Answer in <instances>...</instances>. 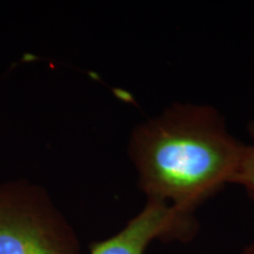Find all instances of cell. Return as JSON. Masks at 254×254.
<instances>
[{
  "instance_id": "1",
  "label": "cell",
  "mask_w": 254,
  "mask_h": 254,
  "mask_svg": "<svg viewBox=\"0 0 254 254\" xmlns=\"http://www.w3.org/2000/svg\"><path fill=\"white\" fill-rule=\"evenodd\" d=\"M245 144L211 105L174 103L132 131L128 155L147 200L192 217L206 200L234 184Z\"/></svg>"
},
{
  "instance_id": "2",
  "label": "cell",
  "mask_w": 254,
  "mask_h": 254,
  "mask_svg": "<svg viewBox=\"0 0 254 254\" xmlns=\"http://www.w3.org/2000/svg\"><path fill=\"white\" fill-rule=\"evenodd\" d=\"M0 254H81L77 233L46 190L0 183Z\"/></svg>"
},
{
  "instance_id": "3",
  "label": "cell",
  "mask_w": 254,
  "mask_h": 254,
  "mask_svg": "<svg viewBox=\"0 0 254 254\" xmlns=\"http://www.w3.org/2000/svg\"><path fill=\"white\" fill-rule=\"evenodd\" d=\"M190 215L165 202L147 200L144 208L109 239L91 244L90 254H144L152 241L164 238H187L192 232Z\"/></svg>"
},
{
  "instance_id": "4",
  "label": "cell",
  "mask_w": 254,
  "mask_h": 254,
  "mask_svg": "<svg viewBox=\"0 0 254 254\" xmlns=\"http://www.w3.org/2000/svg\"><path fill=\"white\" fill-rule=\"evenodd\" d=\"M250 141L245 144L243 159L238 170L234 185H240L254 199V120L247 126Z\"/></svg>"
},
{
  "instance_id": "5",
  "label": "cell",
  "mask_w": 254,
  "mask_h": 254,
  "mask_svg": "<svg viewBox=\"0 0 254 254\" xmlns=\"http://www.w3.org/2000/svg\"><path fill=\"white\" fill-rule=\"evenodd\" d=\"M240 254H254V243L251 244Z\"/></svg>"
}]
</instances>
